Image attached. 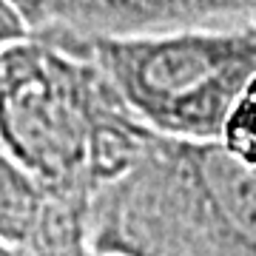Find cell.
Instances as JSON below:
<instances>
[{"mask_svg":"<svg viewBox=\"0 0 256 256\" xmlns=\"http://www.w3.org/2000/svg\"><path fill=\"white\" fill-rule=\"evenodd\" d=\"M92 60L146 128L176 140H222L230 108L256 77V26L148 37L37 32Z\"/></svg>","mask_w":256,"mask_h":256,"instance_id":"obj_3","label":"cell"},{"mask_svg":"<svg viewBox=\"0 0 256 256\" xmlns=\"http://www.w3.org/2000/svg\"><path fill=\"white\" fill-rule=\"evenodd\" d=\"M28 37H32V28L14 6V0H0V48L23 43Z\"/></svg>","mask_w":256,"mask_h":256,"instance_id":"obj_7","label":"cell"},{"mask_svg":"<svg viewBox=\"0 0 256 256\" xmlns=\"http://www.w3.org/2000/svg\"><path fill=\"white\" fill-rule=\"evenodd\" d=\"M94 256H256V165L220 140L148 131L137 160L88 208Z\"/></svg>","mask_w":256,"mask_h":256,"instance_id":"obj_2","label":"cell"},{"mask_svg":"<svg viewBox=\"0 0 256 256\" xmlns=\"http://www.w3.org/2000/svg\"><path fill=\"white\" fill-rule=\"evenodd\" d=\"M0 256H23L20 250H14V248H9L6 242H0Z\"/></svg>","mask_w":256,"mask_h":256,"instance_id":"obj_9","label":"cell"},{"mask_svg":"<svg viewBox=\"0 0 256 256\" xmlns=\"http://www.w3.org/2000/svg\"><path fill=\"white\" fill-rule=\"evenodd\" d=\"M0 242L23 256H94L46 200L0 134Z\"/></svg>","mask_w":256,"mask_h":256,"instance_id":"obj_5","label":"cell"},{"mask_svg":"<svg viewBox=\"0 0 256 256\" xmlns=\"http://www.w3.org/2000/svg\"><path fill=\"white\" fill-rule=\"evenodd\" d=\"M248 26H256V0H46V14L37 32L148 37Z\"/></svg>","mask_w":256,"mask_h":256,"instance_id":"obj_4","label":"cell"},{"mask_svg":"<svg viewBox=\"0 0 256 256\" xmlns=\"http://www.w3.org/2000/svg\"><path fill=\"white\" fill-rule=\"evenodd\" d=\"M14 6L20 9V14L26 18L32 34H34L40 23H43V14H46V0H14Z\"/></svg>","mask_w":256,"mask_h":256,"instance_id":"obj_8","label":"cell"},{"mask_svg":"<svg viewBox=\"0 0 256 256\" xmlns=\"http://www.w3.org/2000/svg\"><path fill=\"white\" fill-rule=\"evenodd\" d=\"M148 131L82 54L37 34L0 48V134L82 239L94 196L128 171Z\"/></svg>","mask_w":256,"mask_h":256,"instance_id":"obj_1","label":"cell"},{"mask_svg":"<svg viewBox=\"0 0 256 256\" xmlns=\"http://www.w3.org/2000/svg\"><path fill=\"white\" fill-rule=\"evenodd\" d=\"M222 146L242 162L256 165V77L230 108V117L222 131Z\"/></svg>","mask_w":256,"mask_h":256,"instance_id":"obj_6","label":"cell"}]
</instances>
